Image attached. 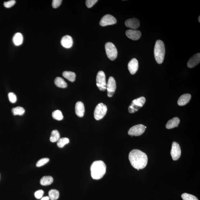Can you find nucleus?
<instances>
[{"instance_id": "obj_27", "label": "nucleus", "mask_w": 200, "mask_h": 200, "mask_svg": "<svg viewBox=\"0 0 200 200\" xmlns=\"http://www.w3.org/2000/svg\"><path fill=\"white\" fill-rule=\"evenodd\" d=\"M52 116L54 119L57 120H62L63 118L62 112L59 110L53 111L52 113Z\"/></svg>"}, {"instance_id": "obj_14", "label": "nucleus", "mask_w": 200, "mask_h": 200, "mask_svg": "<svg viewBox=\"0 0 200 200\" xmlns=\"http://www.w3.org/2000/svg\"><path fill=\"white\" fill-rule=\"evenodd\" d=\"M139 67L138 61L137 59L133 58L131 60L128 64V70L130 74L134 75L137 72Z\"/></svg>"}, {"instance_id": "obj_25", "label": "nucleus", "mask_w": 200, "mask_h": 200, "mask_svg": "<svg viewBox=\"0 0 200 200\" xmlns=\"http://www.w3.org/2000/svg\"><path fill=\"white\" fill-rule=\"evenodd\" d=\"M59 192L56 189H51L49 192V197L51 200H57L59 198Z\"/></svg>"}, {"instance_id": "obj_8", "label": "nucleus", "mask_w": 200, "mask_h": 200, "mask_svg": "<svg viewBox=\"0 0 200 200\" xmlns=\"http://www.w3.org/2000/svg\"><path fill=\"white\" fill-rule=\"evenodd\" d=\"M145 126L143 125L139 124L132 126L129 130L128 134L131 136H139L145 132Z\"/></svg>"}, {"instance_id": "obj_29", "label": "nucleus", "mask_w": 200, "mask_h": 200, "mask_svg": "<svg viewBox=\"0 0 200 200\" xmlns=\"http://www.w3.org/2000/svg\"><path fill=\"white\" fill-rule=\"evenodd\" d=\"M181 197L184 200H199L195 196L187 193L182 194Z\"/></svg>"}, {"instance_id": "obj_5", "label": "nucleus", "mask_w": 200, "mask_h": 200, "mask_svg": "<svg viewBox=\"0 0 200 200\" xmlns=\"http://www.w3.org/2000/svg\"><path fill=\"white\" fill-rule=\"evenodd\" d=\"M107 111V106L103 103H100L95 107L94 112V116L96 120H101L106 114Z\"/></svg>"}, {"instance_id": "obj_2", "label": "nucleus", "mask_w": 200, "mask_h": 200, "mask_svg": "<svg viewBox=\"0 0 200 200\" xmlns=\"http://www.w3.org/2000/svg\"><path fill=\"white\" fill-rule=\"evenodd\" d=\"M107 166L102 161H97L92 163L90 170L92 178L95 180L101 179L106 172Z\"/></svg>"}, {"instance_id": "obj_24", "label": "nucleus", "mask_w": 200, "mask_h": 200, "mask_svg": "<svg viewBox=\"0 0 200 200\" xmlns=\"http://www.w3.org/2000/svg\"><path fill=\"white\" fill-rule=\"evenodd\" d=\"M60 135L58 130H54L52 132L50 140L52 142H55L58 141L60 139Z\"/></svg>"}, {"instance_id": "obj_33", "label": "nucleus", "mask_w": 200, "mask_h": 200, "mask_svg": "<svg viewBox=\"0 0 200 200\" xmlns=\"http://www.w3.org/2000/svg\"><path fill=\"white\" fill-rule=\"evenodd\" d=\"M98 1V0H87L86 4L88 8H91Z\"/></svg>"}, {"instance_id": "obj_10", "label": "nucleus", "mask_w": 200, "mask_h": 200, "mask_svg": "<svg viewBox=\"0 0 200 200\" xmlns=\"http://www.w3.org/2000/svg\"><path fill=\"white\" fill-rule=\"evenodd\" d=\"M116 88V81L114 78L112 76L109 77L107 84V96L109 97H111L114 94Z\"/></svg>"}, {"instance_id": "obj_18", "label": "nucleus", "mask_w": 200, "mask_h": 200, "mask_svg": "<svg viewBox=\"0 0 200 200\" xmlns=\"http://www.w3.org/2000/svg\"><path fill=\"white\" fill-rule=\"evenodd\" d=\"M191 96L189 94H185L181 96L178 101V105L180 106H184L189 103Z\"/></svg>"}, {"instance_id": "obj_11", "label": "nucleus", "mask_w": 200, "mask_h": 200, "mask_svg": "<svg viewBox=\"0 0 200 200\" xmlns=\"http://www.w3.org/2000/svg\"><path fill=\"white\" fill-rule=\"evenodd\" d=\"M116 19L112 15L107 14L105 15L101 19L99 24L102 26H105L116 24Z\"/></svg>"}, {"instance_id": "obj_23", "label": "nucleus", "mask_w": 200, "mask_h": 200, "mask_svg": "<svg viewBox=\"0 0 200 200\" xmlns=\"http://www.w3.org/2000/svg\"><path fill=\"white\" fill-rule=\"evenodd\" d=\"M55 84L57 87L65 88L67 87L68 84L63 78L57 77L55 80Z\"/></svg>"}, {"instance_id": "obj_1", "label": "nucleus", "mask_w": 200, "mask_h": 200, "mask_svg": "<svg viewBox=\"0 0 200 200\" xmlns=\"http://www.w3.org/2000/svg\"><path fill=\"white\" fill-rule=\"evenodd\" d=\"M129 159L132 166L136 170H142L145 168L147 165V155L139 150L134 149L131 151Z\"/></svg>"}, {"instance_id": "obj_16", "label": "nucleus", "mask_w": 200, "mask_h": 200, "mask_svg": "<svg viewBox=\"0 0 200 200\" xmlns=\"http://www.w3.org/2000/svg\"><path fill=\"white\" fill-rule=\"evenodd\" d=\"M61 43L63 47L67 49L70 48L73 45L72 38L70 36H65L61 39Z\"/></svg>"}, {"instance_id": "obj_4", "label": "nucleus", "mask_w": 200, "mask_h": 200, "mask_svg": "<svg viewBox=\"0 0 200 200\" xmlns=\"http://www.w3.org/2000/svg\"><path fill=\"white\" fill-rule=\"evenodd\" d=\"M146 102L145 97H141L134 99L128 107V111L130 113H134L138 111L143 107Z\"/></svg>"}, {"instance_id": "obj_32", "label": "nucleus", "mask_w": 200, "mask_h": 200, "mask_svg": "<svg viewBox=\"0 0 200 200\" xmlns=\"http://www.w3.org/2000/svg\"><path fill=\"white\" fill-rule=\"evenodd\" d=\"M15 3H16V1L15 0H11V1L5 2L4 3V6L7 8H10L13 7Z\"/></svg>"}, {"instance_id": "obj_26", "label": "nucleus", "mask_w": 200, "mask_h": 200, "mask_svg": "<svg viewBox=\"0 0 200 200\" xmlns=\"http://www.w3.org/2000/svg\"><path fill=\"white\" fill-rule=\"evenodd\" d=\"M13 115H24L25 112V110L24 108L20 107H18L13 108L11 110Z\"/></svg>"}, {"instance_id": "obj_13", "label": "nucleus", "mask_w": 200, "mask_h": 200, "mask_svg": "<svg viewBox=\"0 0 200 200\" xmlns=\"http://www.w3.org/2000/svg\"><path fill=\"white\" fill-rule=\"evenodd\" d=\"M125 25L128 28L135 30L140 26V22L138 19L133 18L127 20L125 22Z\"/></svg>"}, {"instance_id": "obj_12", "label": "nucleus", "mask_w": 200, "mask_h": 200, "mask_svg": "<svg viewBox=\"0 0 200 200\" xmlns=\"http://www.w3.org/2000/svg\"><path fill=\"white\" fill-rule=\"evenodd\" d=\"M126 34L130 39L136 40L140 39L141 36V33L139 30H130L126 31Z\"/></svg>"}, {"instance_id": "obj_37", "label": "nucleus", "mask_w": 200, "mask_h": 200, "mask_svg": "<svg viewBox=\"0 0 200 200\" xmlns=\"http://www.w3.org/2000/svg\"><path fill=\"white\" fill-rule=\"evenodd\" d=\"M198 20L199 21V22H200V16H199V18H198Z\"/></svg>"}, {"instance_id": "obj_34", "label": "nucleus", "mask_w": 200, "mask_h": 200, "mask_svg": "<svg viewBox=\"0 0 200 200\" xmlns=\"http://www.w3.org/2000/svg\"><path fill=\"white\" fill-rule=\"evenodd\" d=\"M62 1L61 0H53L52 6L54 8H57L60 6Z\"/></svg>"}, {"instance_id": "obj_17", "label": "nucleus", "mask_w": 200, "mask_h": 200, "mask_svg": "<svg viewBox=\"0 0 200 200\" xmlns=\"http://www.w3.org/2000/svg\"><path fill=\"white\" fill-rule=\"evenodd\" d=\"M75 109L76 114L78 117L81 118L84 116L85 109L84 103L82 102L79 101L76 103Z\"/></svg>"}, {"instance_id": "obj_31", "label": "nucleus", "mask_w": 200, "mask_h": 200, "mask_svg": "<svg viewBox=\"0 0 200 200\" xmlns=\"http://www.w3.org/2000/svg\"><path fill=\"white\" fill-rule=\"evenodd\" d=\"M8 97L11 103H15L17 101V97L16 95L13 92H10L8 94Z\"/></svg>"}, {"instance_id": "obj_28", "label": "nucleus", "mask_w": 200, "mask_h": 200, "mask_svg": "<svg viewBox=\"0 0 200 200\" xmlns=\"http://www.w3.org/2000/svg\"><path fill=\"white\" fill-rule=\"evenodd\" d=\"M70 142V140L68 138H60L57 142V147L60 148H62L64 146Z\"/></svg>"}, {"instance_id": "obj_21", "label": "nucleus", "mask_w": 200, "mask_h": 200, "mask_svg": "<svg viewBox=\"0 0 200 200\" xmlns=\"http://www.w3.org/2000/svg\"><path fill=\"white\" fill-rule=\"evenodd\" d=\"M63 76L71 82H74L75 80L76 74L70 71H64L62 74Z\"/></svg>"}, {"instance_id": "obj_7", "label": "nucleus", "mask_w": 200, "mask_h": 200, "mask_svg": "<svg viewBox=\"0 0 200 200\" xmlns=\"http://www.w3.org/2000/svg\"><path fill=\"white\" fill-rule=\"evenodd\" d=\"M97 85L101 91H105L107 89V82L105 73L103 71H100L98 72L97 79Z\"/></svg>"}, {"instance_id": "obj_22", "label": "nucleus", "mask_w": 200, "mask_h": 200, "mask_svg": "<svg viewBox=\"0 0 200 200\" xmlns=\"http://www.w3.org/2000/svg\"><path fill=\"white\" fill-rule=\"evenodd\" d=\"M53 181V178L51 176L43 177L40 180V184L42 185L47 186L51 184Z\"/></svg>"}, {"instance_id": "obj_15", "label": "nucleus", "mask_w": 200, "mask_h": 200, "mask_svg": "<svg viewBox=\"0 0 200 200\" xmlns=\"http://www.w3.org/2000/svg\"><path fill=\"white\" fill-rule=\"evenodd\" d=\"M200 61V54L198 53L193 55L188 61L187 66L188 68H192L197 66Z\"/></svg>"}, {"instance_id": "obj_3", "label": "nucleus", "mask_w": 200, "mask_h": 200, "mask_svg": "<svg viewBox=\"0 0 200 200\" xmlns=\"http://www.w3.org/2000/svg\"><path fill=\"white\" fill-rule=\"evenodd\" d=\"M165 48L164 43L160 40L156 42L154 53L156 61L158 64H161L164 60Z\"/></svg>"}, {"instance_id": "obj_9", "label": "nucleus", "mask_w": 200, "mask_h": 200, "mask_svg": "<svg viewBox=\"0 0 200 200\" xmlns=\"http://www.w3.org/2000/svg\"><path fill=\"white\" fill-rule=\"evenodd\" d=\"M170 154L174 161L178 160L181 155V151L179 144L176 142H173Z\"/></svg>"}, {"instance_id": "obj_30", "label": "nucleus", "mask_w": 200, "mask_h": 200, "mask_svg": "<svg viewBox=\"0 0 200 200\" xmlns=\"http://www.w3.org/2000/svg\"><path fill=\"white\" fill-rule=\"evenodd\" d=\"M49 161V159L48 158H44L40 159L36 164L37 167H39L43 166L47 163Z\"/></svg>"}, {"instance_id": "obj_19", "label": "nucleus", "mask_w": 200, "mask_h": 200, "mask_svg": "<svg viewBox=\"0 0 200 200\" xmlns=\"http://www.w3.org/2000/svg\"><path fill=\"white\" fill-rule=\"evenodd\" d=\"M180 120L177 117H175L172 120H169L166 124V127L168 129H171L178 127L180 124Z\"/></svg>"}, {"instance_id": "obj_20", "label": "nucleus", "mask_w": 200, "mask_h": 200, "mask_svg": "<svg viewBox=\"0 0 200 200\" xmlns=\"http://www.w3.org/2000/svg\"><path fill=\"white\" fill-rule=\"evenodd\" d=\"M13 43L16 46H20L23 42V37L22 34L20 33H17L13 36Z\"/></svg>"}, {"instance_id": "obj_6", "label": "nucleus", "mask_w": 200, "mask_h": 200, "mask_svg": "<svg viewBox=\"0 0 200 200\" xmlns=\"http://www.w3.org/2000/svg\"><path fill=\"white\" fill-rule=\"evenodd\" d=\"M106 52L107 57L111 61L116 59L118 55V51L116 47L111 42H107L105 45Z\"/></svg>"}, {"instance_id": "obj_36", "label": "nucleus", "mask_w": 200, "mask_h": 200, "mask_svg": "<svg viewBox=\"0 0 200 200\" xmlns=\"http://www.w3.org/2000/svg\"><path fill=\"white\" fill-rule=\"evenodd\" d=\"M49 198L48 197H46L42 198L41 200H49Z\"/></svg>"}, {"instance_id": "obj_35", "label": "nucleus", "mask_w": 200, "mask_h": 200, "mask_svg": "<svg viewBox=\"0 0 200 200\" xmlns=\"http://www.w3.org/2000/svg\"><path fill=\"white\" fill-rule=\"evenodd\" d=\"M43 194L44 191L43 190H39L35 192L34 196L36 198L39 199L41 198Z\"/></svg>"}]
</instances>
